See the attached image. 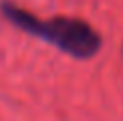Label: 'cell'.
Masks as SVG:
<instances>
[{
	"label": "cell",
	"instance_id": "6da1fadb",
	"mask_svg": "<svg viewBox=\"0 0 123 121\" xmlns=\"http://www.w3.org/2000/svg\"><path fill=\"white\" fill-rule=\"evenodd\" d=\"M0 10L10 24L37 38H43L44 42L57 47L59 50L71 54L73 59H91L101 48V34L87 20L69 16H55L43 20L10 2H2Z\"/></svg>",
	"mask_w": 123,
	"mask_h": 121
}]
</instances>
